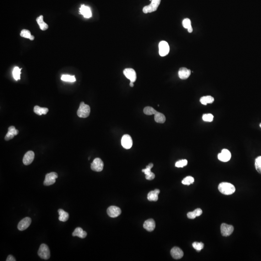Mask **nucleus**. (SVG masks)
<instances>
[{"mask_svg":"<svg viewBox=\"0 0 261 261\" xmlns=\"http://www.w3.org/2000/svg\"><path fill=\"white\" fill-rule=\"evenodd\" d=\"M218 189L222 194L225 195H231L235 191L234 186L228 182L221 183L219 185Z\"/></svg>","mask_w":261,"mask_h":261,"instance_id":"1","label":"nucleus"},{"mask_svg":"<svg viewBox=\"0 0 261 261\" xmlns=\"http://www.w3.org/2000/svg\"><path fill=\"white\" fill-rule=\"evenodd\" d=\"M91 108L88 104H85L83 102H81L79 107L77 111V116L82 118H86L90 115Z\"/></svg>","mask_w":261,"mask_h":261,"instance_id":"2","label":"nucleus"},{"mask_svg":"<svg viewBox=\"0 0 261 261\" xmlns=\"http://www.w3.org/2000/svg\"><path fill=\"white\" fill-rule=\"evenodd\" d=\"M38 254L41 258L48 260L50 258V253L48 247L45 244H42L40 246Z\"/></svg>","mask_w":261,"mask_h":261,"instance_id":"3","label":"nucleus"},{"mask_svg":"<svg viewBox=\"0 0 261 261\" xmlns=\"http://www.w3.org/2000/svg\"><path fill=\"white\" fill-rule=\"evenodd\" d=\"M161 0H151L150 5L145 6L143 9V12L145 14L153 12L156 11L161 3Z\"/></svg>","mask_w":261,"mask_h":261,"instance_id":"4","label":"nucleus"},{"mask_svg":"<svg viewBox=\"0 0 261 261\" xmlns=\"http://www.w3.org/2000/svg\"><path fill=\"white\" fill-rule=\"evenodd\" d=\"M58 175L55 172H51L48 173L45 175V179L44 184L45 186H50L53 185L56 182V179L58 178Z\"/></svg>","mask_w":261,"mask_h":261,"instance_id":"5","label":"nucleus"},{"mask_svg":"<svg viewBox=\"0 0 261 261\" xmlns=\"http://www.w3.org/2000/svg\"><path fill=\"white\" fill-rule=\"evenodd\" d=\"M160 55L162 57L166 56L169 53L170 47L168 43L165 41H162L159 44Z\"/></svg>","mask_w":261,"mask_h":261,"instance_id":"6","label":"nucleus"},{"mask_svg":"<svg viewBox=\"0 0 261 261\" xmlns=\"http://www.w3.org/2000/svg\"><path fill=\"white\" fill-rule=\"evenodd\" d=\"M91 167L94 171H102L104 168V163L100 158H97L95 159L91 163Z\"/></svg>","mask_w":261,"mask_h":261,"instance_id":"7","label":"nucleus"},{"mask_svg":"<svg viewBox=\"0 0 261 261\" xmlns=\"http://www.w3.org/2000/svg\"><path fill=\"white\" fill-rule=\"evenodd\" d=\"M234 230V227L231 225L226 224V223H222L221 225V233L222 235L224 237H228L230 235L233 233Z\"/></svg>","mask_w":261,"mask_h":261,"instance_id":"8","label":"nucleus"},{"mask_svg":"<svg viewBox=\"0 0 261 261\" xmlns=\"http://www.w3.org/2000/svg\"><path fill=\"white\" fill-rule=\"evenodd\" d=\"M121 213L120 208L116 206H110L107 210V213L111 218H116L120 215Z\"/></svg>","mask_w":261,"mask_h":261,"instance_id":"9","label":"nucleus"},{"mask_svg":"<svg viewBox=\"0 0 261 261\" xmlns=\"http://www.w3.org/2000/svg\"><path fill=\"white\" fill-rule=\"evenodd\" d=\"M121 145L125 149H130L132 145V137L128 135H124L121 139Z\"/></svg>","mask_w":261,"mask_h":261,"instance_id":"10","label":"nucleus"},{"mask_svg":"<svg viewBox=\"0 0 261 261\" xmlns=\"http://www.w3.org/2000/svg\"><path fill=\"white\" fill-rule=\"evenodd\" d=\"M124 76L129 79L130 82H135L136 81V74L135 70L132 68H126L123 71Z\"/></svg>","mask_w":261,"mask_h":261,"instance_id":"11","label":"nucleus"},{"mask_svg":"<svg viewBox=\"0 0 261 261\" xmlns=\"http://www.w3.org/2000/svg\"><path fill=\"white\" fill-rule=\"evenodd\" d=\"M32 222V219L29 217H26L20 222L17 225V228L20 231H24L29 227Z\"/></svg>","mask_w":261,"mask_h":261,"instance_id":"12","label":"nucleus"},{"mask_svg":"<svg viewBox=\"0 0 261 261\" xmlns=\"http://www.w3.org/2000/svg\"><path fill=\"white\" fill-rule=\"evenodd\" d=\"M218 158L219 161L223 162H227L229 161L231 158V154L229 151L227 149L222 150L221 153H219Z\"/></svg>","mask_w":261,"mask_h":261,"instance_id":"13","label":"nucleus"},{"mask_svg":"<svg viewBox=\"0 0 261 261\" xmlns=\"http://www.w3.org/2000/svg\"><path fill=\"white\" fill-rule=\"evenodd\" d=\"M34 158V153L33 151L26 152L23 158V163L25 166H28L33 162Z\"/></svg>","mask_w":261,"mask_h":261,"instance_id":"14","label":"nucleus"},{"mask_svg":"<svg viewBox=\"0 0 261 261\" xmlns=\"http://www.w3.org/2000/svg\"><path fill=\"white\" fill-rule=\"evenodd\" d=\"M153 167V164L152 163H150L148 166H146L145 169H143L142 172L145 173L146 175V179L147 180H151L154 179L155 177V174L151 171V169Z\"/></svg>","mask_w":261,"mask_h":261,"instance_id":"15","label":"nucleus"},{"mask_svg":"<svg viewBox=\"0 0 261 261\" xmlns=\"http://www.w3.org/2000/svg\"><path fill=\"white\" fill-rule=\"evenodd\" d=\"M171 255L175 259H179L182 258L184 255L182 250L177 247H175L171 250Z\"/></svg>","mask_w":261,"mask_h":261,"instance_id":"16","label":"nucleus"},{"mask_svg":"<svg viewBox=\"0 0 261 261\" xmlns=\"http://www.w3.org/2000/svg\"><path fill=\"white\" fill-rule=\"evenodd\" d=\"M79 12L85 18L89 19L92 17V13L91 8L88 6L85 5H81V7L79 8Z\"/></svg>","mask_w":261,"mask_h":261,"instance_id":"17","label":"nucleus"},{"mask_svg":"<svg viewBox=\"0 0 261 261\" xmlns=\"http://www.w3.org/2000/svg\"><path fill=\"white\" fill-rule=\"evenodd\" d=\"M19 134V131L15 128L13 126L9 127L8 128V133L5 135V139L6 141H9L13 138L15 135H17Z\"/></svg>","mask_w":261,"mask_h":261,"instance_id":"18","label":"nucleus"},{"mask_svg":"<svg viewBox=\"0 0 261 261\" xmlns=\"http://www.w3.org/2000/svg\"><path fill=\"white\" fill-rule=\"evenodd\" d=\"M155 222L152 219H148L144 222L143 227L148 232H152L155 228Z\"/></svg>","mask_w":261,"mask_h":261,"instance_id":"19","label":"nucleus"},{"mask_svg":"<svg viewBox=\"0 0 261 261\" xmlns=\"http://www.w3.org/2000/svg\"><path fill=\"white\" fill-rule=\"evenodd\" d=\"M179 76L182 79H186L190 76L191 71V70L185 67L180 68L179 71Z\"/></svg>","mask_w":261,"mask_h":261,"instance_id":"20","label":"nucleus"},{"mask_svg":"<svg viewBox=\"0 0 261 261\" xmlns=\"http://www.w3.org/2000/svg\"><path fill=\"white\" fill-rule=\"evenodd\" d=\"M160 191L159 189H155L154 191H150L148 194V199L150 201H157L158 200L159 194Z\"/></svg>","mask_w":261,"mask_h":261,"instance_id":"21","label":"nucleus"},{"mask_svg":"<svg viewBox=\"0 0 261 261\" xmlns=\"http://www.w3.org/2000/svg\"><path fill=\"white\" fill-rule=\"evenodd\" d=\"M72 235L73 237H78L81 238H84L87 236V233L80 227H77L75 229Z\"/></svg>","mask_w":261,"mask_h":261,"instance_id":"22","label":"nucleus"},{"mask_svg":"<svg viewBox=\"0 0 261 261\" xmlns=\"http://www.w3.org/2000/svg\"><path fill=\"white\" fill-rule=\"evenodd\" d=\"M202 210L200 208H197L192 212H189L188 213L187 217L190 219H194L196 217L199 216L202 214Z\"/></svg>","mask_w":261,"mask_h":261,"instance_id":"23","label":"nucleus"},{"mask_svg":"<svg viewBox=\"0 0 261 261\" xmlns=\"http://www.w3.org/2000/svg\"><path fill=\"white\" fill-rule=\"evenodd\" d=\"M36 21H37V23L39 25L40 28L41 30L45 31L48 29V26L43 20V16L42 15H41L39 17H37L36 19Z\"/></svg>","mask_w":261,"mask_h":261,"instance_id":"24","label":"nucleus"},{"mask_svg":"<svg viewBox=\"0 0 261 261\" xmlns=\"http://www.w3.org/2000/svg\"><path fill=\"white\" fill-rule=\"evenodd\" d=\"M33 111L38 115L41 116L47 114L48 111V109L46 107H41L39 106H36L34 107Z\"/></svg>","mask_w":261,"mask_h":261,"instance_id":"25","label":"nucleus"},{"mask_svg":"<svg viewBox=\"0 0 261 261\" xmlns=\"http://www.w3.org/2000/svg\"><path fill=\"white\" fill-rule=\"evenodd\" d=\"M59 217V219L61 222H65L67 221L69 219V214L66 211H64L62 209L58 210Z\"/></svg>","mask_w":261,"mask_h":261,"instance_id":"26","label":"nucleus"},{"mask_svg":"<svg viewBox=\"0 0 261 261\" xmlns=\"http://www.w3.org/2000/svg\"><path fill=\"white\" fill-rule=\"evenodd\" d=\"M154 120L156 123H163L166 121V118L163 114L157 111L155 114Z\"/></svg>","mask_w":261,"mask_h":261,"instance_id":"27","label":"nucleus"},{"mask_svg":"<svg viewBox=\"0 0 261 261\" xmlns=\"http://www.w3.org/2000/svg\"><path fill=\"white\" fill-rule=\"evenodd\" d=\"M214 101L213 97L211 96H206L200 98V101L204 105H207V104H211Z\"/></svg>","mask_w":261,"mask_h":261,"instance_id":"28","label":"nucleus"},{"mask_svg":"<svg viewBox=\"0 0 261 261\" xmlns=\"http://www.w3.org/2000/svg\"><path fill=\"white\" fill-rule=\"evenodd\" d=\"M20 36H21V37L28 38L31 40H33L34 39V36H32L31 32L27 30L24 29L22 30L20 33Z\"/></svg>","mask_w":261,"mask_h":261,"instance_id":"29","label":"nucleus"},{"mask_svg":"<svg viewBox=\"0 0 261 261\" xmlns=\"http://www.w3.org/2000/svg\"><path fill=\"white\" fill-rule=\"evenodd\" d=\"M21 69L19 67H15L13 71V76L14 79L16 80H18L20 79V74H21Z\"/></svg>","mask_w":261,"mask_h":261,"instance_id":"30","label":"nucleus"},{"mask_svg":"<svg viewBox=\"0 0 261 261\" xmlns=\"http://www.w3.org/2000/svg\"><path fill=\"white\" fill-rule=\"evenodd\" d=\"M61 79L63 81L66 82H75L76 81V79L74 76H70L69 75H64L61 76Z\"/></svg>","mask_w":261,"mask_h":261,"instance_id":"31","label":"nucleus"},{"mask_svg":"<svg viewBox=\"0 0 261 261\" xmlns=\"http://www.w3.org/2000/svg\"><path fill=\"white\" fill-rule=\"evenodd\" d=\"M157 111L154 109L153 107H145L144 109V113L147 115H152L153 114H155L157 112Z\"/></svg>","mask_w":261,"mask_h":261,"instance_id":"32","label":"nucleus"},{"mask_svg":"<svg viewBox=\"0 0 261 261\" xmlns=\"http://www.w3.org/2000/svg\"><path fill=\"white\" fill-rule=\"evenodd\" d=\"M255 166L256 170L261 174V156H259L255 159Z\"/></svg>","mask_w":261,"mask_h":261,"instance_id":"33","label":"nucleus"},{"mask_svg":"<svg viewBox=\"0 0 261 261\" xmlns=\"http://www.w3.org/2000/svg\"><path fill=\"white\" fill-rule=\"evenodd\" d=\"M194 178L191 176H188L184 178L183 180L182 181V183L184 185H189L190 184H193L194 182Z\"/></svg>","mask_w":261,"mask_h":261,"instance_id":"34","label":"nucleus"},{"mask_svg":"<svg viewBox=\"0 0 261 261\" xmlns=\"http://www.w3.org/2000/svg\"><path fill=\"white\" fill-rule=\"evenodd\" d=\"M193 248L196 250L197 251H200L204 247V244L202 242H194L193 243Z\"/></svg>","mask_w":261,"mask_h":261,"instance_id":"35","label":"nucleus"},{"mask_svg":"<svg viewBox=\"0 0 261 261\" xmlns=\"http://www.w3.org/2000/svg\"><path fill=\"white\" fill-rule=\"evenodd\" d=\"M182 25L184 28H185L186 29H187L188 30L190 29L193 28H192V26H191V20L189 19H188V18L184 19V20H183Z\"/></svg>","mask_w":261,"mask_h":261,"instance_id":"36","label":"nucleus"},{"mask_svg":"<svg viewBox=\"0 0 261 261\" xmlns=\"http://www.w3.org/2000/svg\"><path fill=\"white\" fill-rule=\"evenodd\" d=\"M213 115L211 114H204L203 116V120L206 122H211L213 120Z\"/></svg>","mask_w":261,"mask_h":261,"instance_id":"37","label":"nucleus"},{"mask_svg":"<svg viewBox=\"0 0 261 261\" xmlns=\"http://www.w3.org/2000/svg\"><path fill=\"white\" fill-rule=\"evenodd\" d=\"M188 161L187 160H181L176 163L175 166L179 168V167H183L185 166H186L187 165Z\"/></svg>","mask_w":261,"mask_h":261,"instance_id":"38","label":"nucleus"},{"mask_svg":"<svg viewBox=\"0 0 261 261\" xmlns=\"http://www.w3.org/2000/svg\"><path fill=\"white\" fill-rule=\"evenodd\" d=\"M16 260L15 258L12 255H9L8 256L6 259V261H16Z\"/></svg>","mask_w":261,"mask_h":261,"instance_id":"39","label":"nucleus"},{"mask_svg":"<svg viewBox=\"0 0 261 261\" xmlns=\"http://www.w3.org/2000/svg\"><path fill=\"white\" fill-rule=\"evenodd\" d=\"M130 87H133L134 86V82H130Z\"/></svg>","mask_w":261,"mask_h":261,"instance_id":"40","label":"nucleus"},{"mask_svg":"<svg viewBox=\"0 0 261 261\" xmlns=\"http://www.w3.org/2000/svg\"><path fill=\"white\" fill-rule=\"evenodd\" d=\"M260 127L261 128V123H260Z\"/></svg>","mask_w":261,"mask_h":261,"instance_id":"41","label":"nucleus"}]
</instances>
